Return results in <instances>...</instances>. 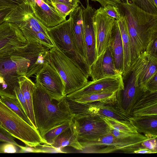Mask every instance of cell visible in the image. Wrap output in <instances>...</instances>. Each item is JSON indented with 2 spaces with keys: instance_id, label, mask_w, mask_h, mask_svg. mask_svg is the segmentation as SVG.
I'll list each match as a JSON object with an SVG mask.
<instances>
[{
  "instance_id": "obj_38",
  "label": "cell",
  "mask_w": 157,
  "mask_h": 157,
  "mask_svg": "<svg viewBox=\"0 0 157 157\" xmlns=\"http://www.w3.org/2000/svg\"><path fill=\"white\" fill-rule=\"evenodd\" d=\"M0 141L13 144L17 146L19 145L14 140L13 136L6 131L0 128Z\"/></svg>"
},
{
  "instance_id": "obj_2",
  "label": "cell",
  "mask_w": 157,
  "mask_h": 157,
  "mask_svg": "<svg viewBox=\"0 0 157 157\" xmlns=\"http://www.w3.org/2000/svg\"><path fill=\"white\" fill-rule=\"evenodd\" d=\"M33 104L37 129L42 137L53 128L71 122L73 116L57 104L39 85L35 83Z\"/></svg>"
},
{
  "instance_id": "obj_35",
  "label": "cell",
  "mask_w": 157,
  "mask_h": 157,
  "mask_svg": "<svg viewBox=\"0 0 157 157\" xmlns=\"http://www.w3.org/2000/svg\"><path fill=\"white\" fill-rule=\"evenodd\" d=\"M14 91L17 99L29 118V108L25 98L19 87V85L16 86L15 87Z\"/></svg>"
},
{
  "instance_id": "obj_6",
  "label": "cell",
  "mask_w": 157,
  "mask_h": 157,
  "mask_svg": "<svg viewBox=\"0 0 157 157\" xmlns=\"http://www.w3.org/2000/svg\"><path fill=\"white\" fill-rule=\"evenodd\" d=\"M147 139V137L140 133L128 138H117L109 131L105 135L89 142L83 149L89 147L91 153H109L117 151L133 153L134 151L142 147L141 143Z\"/></svg>"
},
{
  "instance_id": "obj_8",
  "label": "cell",
  "mask_w": 157,
  "mask_h": 157,
  "mask_svg": "<svg viewBox=\"0 0 157 157\" xmlns=\"http://www.w3.org/2000/svg\"><path fill=\"white\" fill-rule=\"evenodd\" d=\"M71 124L83 149L89 142L109 132L107 124L99 116L73 117Z\"/></svg>"
},
{
  "instance_id": "obj_28",
  "label": "cell",
  "mask_w": 157,
  "mask_h": 157,
  "mask_svg": "<svg viewBox=\"0 0 157 157\" xmlns=\"http://www.w3.org/2000/svg\"><path fill=\"white\" fill-rule=\"evenodd\" d=\"M99 117L105 121L108 128H112L120 132L127 134L139 133L129 121L118 120L104 116Z\"/></svg>"
},
{
  "instance_id": "obj_33",
  "label": "cell",
  "mask_w": 157,
  "mask_h": 157,
  "mask_svg": "<svg viewBox=\"0 0 157 157\" xmlns=\"http://www.w3.org/2000/svg\"><path fill=\"white\" fill-rule=\"evenodd\" d=\"M147 139L141 144L142 147L152 151H157V136L151 135H145Z\"/></svg>"
},
{
  "instance_id": "obj_44",
  "label": "cell",
  "mask_w": 157,
  "mask_h": 157,
  "mask_svg": "<svg viewBox=\"0 0 157 157\" xmlns=\"http://www.w3.org/2000/svg\"><path fill=\"white\" fill-rule=\"evenodd\" d=\"M52 2H59L76 7L81 4L79 0H51Z\"/></svg>"
},
{
  "instance_id": "obj_31",
  "label": "cell",
  "mask_w": 157,
  "mask_h": 157,
  "mask_svg": "<svg viewBox=\"0 0 157 157\" xmlns=\"http://www.w3.org/2000/svg\"><path fill=\"white\" fill-rule=\"evenodd\" d=\"M136 4L145 11L157 14V7L153 0H133Z\"/></svg>"
},
{
  "instance_id": "obj_36",
  "label": "cell",
  "mask_w": 157,
  "mask_h": 157,
  "mask_svg": "<svg viewBox=\"0 0 157 157\" xmlns=\"http://www.w3.org/2000/svg\"><path fill=\"white\" fill-rule=\"evenodd\" d=\"M20 148L13 144L5 142L0 144V153H19Z\"/></svg>"
},
{
  "instance_id": "obj_47",
  "label": "cell",
  "mask_w": 157,
  "mask_h": 157,
  "mask_svg": "<svg viewBox=\"0 0 157 157\" xmlns=\"http://www.w3.org/2000/svg\"><path fill=\"white\" fill-rule=\"evenodd\" d=\"M155 6L157 7V0H153Z\"/></svg>"
},
{
  "instance_id": "obj_45",
  "label": "cell",
  "mask_w": 157,
  "mask_h": 157,
  "mask_svg": "<svg viewBox=\"0 0 157 157\" xmlns=\"http://www.w3.org/2000/svg\"><path fill=\"white\" fill-rule=\"evenodd\" d=\"M157 152V151H152L145 148H140L138 149L135 151L133 153H142V154H154Z\"/></svg>"
},
{
  "instance_id": "obj_32",
  "label": "cell",
  "mask_w": 157,
  "mask_h": 157,
  "mask_svg": "<svg viewBox=\"0 0 157 157\" xmlns=\"http://www.w3.org/2000/svg\"><path fill=\"white\" fill-rule=\"evenodd\" d=\"M52 4L58 13L64 18L69 15L76 7L59 2H52Z\"/></svg>"
},
{
  "instance_id": "obj_27",
  "label": "cell",
  "mask_w": 157,
  "mask_h": 157,
  "mask_svg": "<svg viewBox=\"0 0 157 157\" xmlns=\"http://www.w3.org/2000/svg\"><path fill=\"white\" fill-rule=\"evenodd\" d=\"M120 93L105 92L93 94L72 100L83 103L100 102L106 104H114L121 98Z\"/></svg>"
},
{
  "instance_id": "obj_1",
  "label": "cell",
  "mask_w": 157,
  "mask_h": 157,
  "mask_svg": "<svg viewBox=\"0 0 157 157\" xmlns=\"http://www.w3.org/2000/svg\"><path fill=\"white\" fill-rule=\"evenodd\" d=\"M118 7L121 13L126 19L132 67L140 55L145 51L149 41L157 38V14L143 10L133 0L121 2Z\"/></svg>"
},
{
  "instance_id": "obj_30",
  "label": "cell",
  "mask_w": 157,
  "mask_h": 157,
  "mask_svg": "<svg viewBox=\"0 0 157 157\" xmlns=\"http://www.w3.org/2000/svg\"><path fill=\"white\" fill-rule=\"evenodd\" d=\"M71 121L55 128L44 134L42 138L46 144L50 146L52 144L60 134L70 126Z\"/></svg>"
},
{
  "instance_id": "obj_16",
  "label": "cell",
  "mask_w": 157,
  "mask_h": 157,
  "mask_svg": "<svg viewBox=\"0 0 157 157\" xmlns=\"http://www.w3.org/2000/svg\"><path fill=\"white\" fill-rule=\"evenodd\" d=\"M86 7L82 6V18L84 42L86 50V60L89 67L97 58L92 17L95 10L86 2Z\"/></svg>"
},
{
  "instance_id": "obj_5",
  "label": "cell",
  "mask_w": 157,
  "mask_h": 157,
  "mask_svg": "<svg viewBox=\"0 0 157 157\" xmlns=\"http://www.w3.org/2000/svg\"><path fill=\"white\" fill-rule=\"evenodd\" d=\"M0 122L12 136L26 146L35 147L46 144L38 130L23 120L0 100Z\"/></svg>"
},
{
  "instance_id": "obj_22",
  "label": "cell",
  "mask_w": 157,
  "mask_h": 157,
  "mask_svg": "<svg viewBox=\"0 0 157 157\" xmlns=\"http://www.w3.org/2000/svg\"><path fill=\"white\" fill-rule=\"evenodd\" d=\"M145 52L144 63L138 76L139 86L144 92L147 82L157 73V55Z\"/></svg>"
},
{
  "instance_id": "obj_20",
  "label": "cell",
  "mask_w": 157,
  "mask_h": 157,
  "mask_svg": "<svg viewBox=\"0 0 157 157\" xmlns=\"http://www.w3.org/2000/svg\"><path fill=\"white\" fill-rule=\"evenodd\" d=\"M82 6L81 4L74 9L69 14V17L71 20L72 34L75 46L79 53L85 59L86 50L84 37Z\"/></svg>"
},
{
  "instance_id": "obj_4",
  "label": "cell",
  "mask_w": 157,
  "mask_h": 157,
  "mask_svg": "<svg viewBox=\"0 0 157 157\" xmlns=\"http://www.w3.org/2000/svg\"><path fill=\"white\" fill-rule=\"evenodd\" d=\"M30 63L25 52L0 56V96L17 98L18 77L26 75Z\"/></svg>"
},
{
  "instance_id": "obj_15",
  "label": "cell",
  "mask_w": 157,
  "mask_h": 157,
  "mask_svg": "<svg viewBox=\"0 0 157 157\" xmlns=\"http://www.w3.org/2000/svg\"><path fill=\"white\" fill-rule=\"evenodd\" d=\"M25 2L30 5L36 17L47 27H53L66 20L51 0H25Z\"/></svg>"
},
{
  "instance_id": "obj_11",
  "label": "cell",
  "mask_w": 157,
  "mask_h": 157,
  "mask_svg": "<svg viewBox=\"0 0 157 157\" xmlns=\"http://www.w3.org/2000/svg\"><path fill=\"white\" fill-rule=\"evenodd\" d=\"M29 43L15 24L6 21L0 25V56L23 52Z\"/></svg>"
},
{
  "instance_id": "obj_18",
  "label": "cell",
  "mask_w": 157,
  "mask_h": 157,
  "mask_svg": "<svg viewBox=\"0 0 157 157\" xmlns=\"http://www.w3.org/2000/svg\"><path fill=\"white\" fill-rule=\"evenodd\" d=\"M29 42L26 56L30 63L26 75L29 78L36 75L47 62L46 58L50 49L39 42Z\"/></svg>"
},
{
  "instance_id": "obj_7",
  "label": "cell",
  "mask_w": 157,
  "mask_h": 157,
  "mask_svg": "<svg viewBox=\"0 0 157 157\" xmlns=\"http://www.w3.org/2000/svg\"><path fill=\"white\" fill-rule=\"evenodd\" d=\"M51 39L66 55L74 59L90 76V67L86 59L78 52L73 36L71 19L69 17L58 25L48 27Z\"/></svg>"
},
{
  "instance_id": "obj_24",
  "label": "cell",
  "mask_w": 157,
  "mask_h": 157,
  "mask_svg": "<svg viewBox=\"0 0 157 157\" xmlns=\"http://www.w3.org/2000/svg\"><path fill=\"white\" fill-rule=\"evenodd\" d=\"M18 79L19 87L25 98L29 108V119L33 127L37 129L33 104V94L35 88V83L26 75L20 76L18 77Z\"/></svg>"
},
{
  "instance_id": "obj_26",
  "label": "cell",
  "mask_w": 157,
  "mask_h": 157,
  "mask_svg": "<svg viewBox=\"0 0 157 157\" xmlns=\"http://www.w3.org/2000/svg\"><path fill=\"white\" fill-rule=\"evenodd\" d=\"M50 146L58 149L69 146L79 151H82L83 150L82 147L78 141L71 121L70 126L60 134Z\"/></svg>"
},
{
  "instance_id": "obj_14",
  "label": "cell",
  "mask_w": 157,
  "mask_h": 157,
  "mask_svg": "<svg viewBox=\"0 0 157 157\" xmlns=\"http://www.w3.org/2000/svg\"><path fill=\"white\" fill-rule=\"evenodd\" d=\"M144 61V56L142 54L140 55L132 67L130 76L125 87L122 90L121 98L122 106L125 111L129 115L132 107L144 92L139 86L138 76Z\"/></svg>"
},
{
  "instance_id": "obj_3",
  "label": "cell",
  "mask_w": 157,
  "mask_h": 157,
  "mask_svg": "<svg viewBox=\"0 0 157 157\" xmlns=\"http://www.w3.org/2000/svg\"><path fill=\"white\" fill-rule=\"evenodd\" d=\"M50 49L46 59L59 74L64 84V97L85 86L88 75L75 60L68 56L54 43Z\"/></svg>"
},
{
  "instance_id": "obj_48",
  "label": "cell",
  "mask_w": 157,
  "mask_h": 157,
  "mask_svg": "<svg viewBox=\"0 0 157 157\" xmlns=\"http://www.w3.org/2000/svg\"><path fill=\"white\" fill-rule=\"evenodd\" d=\"M86 0V1H89V0ZM91 0V1H93V0Z\"/></svg>"
},
{
  "instance_id": "obj_42",
  "label": "cell",
  "mask_w": 157,
  "mask_h": 157,
  "mask_svg": "<svg viewBox=\"0 0 157 157\" xmlns=\"http://www.w3.org/2000/svg\"><path fill=\"white\" fill-rule=\"evenodd\" d=\"M14 9L10 8H0V25L6 21V18Z\"/></svg>"
},
{
  "instance_id": "obj_10",
  "label": "cell",
  "mask_w": 157,
  "mask_h": 157,
  "mask_svg": "<svg viewBox=\"0 0 157 157\" xmlns=\"http://www.w3.org/2000/svg\"><path fill=\"white\" fill-rule=\"evenodd\" d=\"M92 20L97 57L111 44L115 20L108 15L101 7L95 10Z\"/></svg>"
},
{
  "instance_id": "obj_25",
  "label": "cell",
  "mask_w": 157,
  "mask_h": 157,
  "mask_svg": "<svg viewBox=\"0 0 157 157\" xmlns=\"http://www.w3.org/2000/svg\"><path fill=\"white\" fill-rule=\"evenodd\" d=\"M113 33V35L110 45L114 63L116 68L122 75L124 68L123 49L120 30L116 20Z\"/></svg>"
},
{
  "instance_id": "obj_19",
  "label": "cell",
  "mask_w": 157,
  "mask_h": 157,
  "mask_svg": "<svg viewBox=\"0 0 157 157\" xmlns=\"http://www.w3.org/2000/svg\"><path fill=\"white\" fill-rule=\"evenodd\" d=\"M132 117L157 115V92H144L132 107Z\"/></svg>"
},
{
  "instance_id": "obj_39",
  "label": "cell",
  "mask_w": 157,
  "mask_h": 157,
  "mask_svg": "<svg viewBox=\"0 0 157 157\" xmlns=\"http://www.w3.org/2000/svg\"><path fill=\"white\" fill-rule=\"evenodd\" d=\"M146 90L151 93L157 92V73L147 82Z\"/></svg>"
},
{
  "instance_id": "obj_43",
  "label": "cell",
  "mask_w": 157,
  "mask_h": 157,
  "mask_svg": "<svg viewBox=\"0 0 157 157\" xmlns=\"http://www.w3.org/2000/svg\"><path fill=\"white\" fill-rule=\"evenodd\" d=\"M18 147L20 148L19 153H26V152H33L39 153L41 152L40 150L36 147H32L26 146H23L18 145Z\"/></svg>"
},
{
  "instance_id": "obj_34",
  "label": "cell",
  "mask_w": 157,
  "mask_h": 157,
  "mask_svg": "<svg viewBox=\"0 0 157 157\" xmlns=\"http://www.w3.org/2000/svg\"><path fill=\"white\" fill-rule=\"evenodd\" d=\"M102 7L105 12L109 16L114 18L116 21L120 19L121 14L118 6L108 5Z\"/></svg>"
},
{
  "instance_id": "obj_37",
  "label": "cell",
  "mask_w": 157,
  "mask_h": 157,
  "mask_svg": "<svg viewBox=\"0 0 157 157\" xmlns=\"http://www.w3.org/2000/svg\"><path fill=\"white\" fill-rule=\"evenodd\" d=\"M24 2L25 0H0V8H15Z\"/></svg>"
},
{
  "instance_id": "obj_41",
  "label": "cell",
  "mask_w": 157,
  "mask_h": 157,
  "mask_svg": "<svg viewBox=\"0 0 157 157\" xmlns=\"http://www.w3.org/2000/svg\"><path fill=\"white\" fill-rule=\"evenodd\" d=\"M92 1L98 2L101 5V7H104L108 5L118 6L121 2V0H93Z\"/></svg>"
},
{
  "instance_id": "obj_12",
  "label": "cell",
  "mask_w": 157,
  "mask_h": 157,
  "mask_svg": "<svg viewBox=\"0 0 157 157\" xmlns=\"http://www.w3.org/2000/svg\"><path fill=\"white\" fill-rule=\"evenodd\" d=\"M124 88L123 77L121 74H120L88 82L83 87L65 97L74 99L93 94L121 92Z\"/></svg>"
},
{
  "instance_id": "obj_40",
  "label": "cell",
  "mask_w": 157,
  "mask_h": 157,
  "mask_svg": "<svg viewBox=\"0 0 157 157\" xmlns=\"http://www.w3.org/2000/svg\"><path fill=\"white\" fill-rule=\"evenodd\" d=\"M145 51L150 54L157 55V38L149 41L147 45Z\"/></svg>"
},
{
  "instance_id": "obj_29",
  "label": "cell",
  "mask_w": 157,
  "mask_h": 157,
  "mask_svg": "<svg viewBox=\"0 0 157 157\" xmlns=\"http://www.w3.org/2000/svg\"><path fill=\"white\" fill-rule=\"evenodd\" d=\"M0 100L25 121L33 126L17 98H11L2 96H0Z\"/></svg>"
},
{
  "instance_id": "obj_21",
  "label": "cell",
  "mask_w": 157,
  "mask_h": 157,
  "mask_svg": "<svg viewBox=\"0 0 157 157\" xmlns=\"http://www.w3.org/2000/svg\"><path fill=\"white\" fill-rule=\"evenodd\" d=\"M121 14L120 19L117 21L121 34L123 49L124 68L122 76L124 78L130 72L131 69V48L126 17L125 15Z\"/></svg>"
},
{
  "instance_id": "obj_46",
  "label": "cell",
  "mask_w": 157,
  "mask_h": 157,
  "mask_svg": "<svg viewBox=\"0 0 157 157\" xmlns=\"http://www.w3.org/2000/svg\"><path fill=\"white\" fill-rule=\"evenodd\" d=\"M0 128L2 129V130L5 131H6L5 128L3 126V125L1 124V123H0Z\"/></svg>"
},
{
  "instance_id": "obj_13",
  "label": "cell",
  "mask_w": 157,
  "mask_h": 157,
  "mask_svg": "<svg viewBox=\"0 0 157 157\" xmlns=\"http://www.w3.org/2000/svg\"><path fill=\"white\" fill-rule=\"evenodd\" d=\"M35 75L36 83L53 99L59 101L64 97L63 82L56 70L48 63H45Z\"/></svg>"
},
{
  "instance_id": "obj_23",
  "label": "cell",
  "mask_w": 157,
  "mask_h": 157,
  "mask_svg": "<svg viewBox=\"0 0 157 157\" xmlns=\"http://www.w3.org/2000/svg\"><path fill=\"white\" fill-rule=\"evenodd\" d=\"M129 121L138 132L157 136V115L131 117Z\"/></svg>"
},
{
  "instance_id": "obj_9",
  "label": "cell",
  "mask_w": 157,
  "mask_h": 157,
  "mask_svg": "<svg viewBox=\"0 0 157 157\" xmlns=\"http://www.w3.org/2000/svg\"><path fill=\"white\" fill-rule=\"evenodd\" d=\"M75 110L76 114L80 117L104 116L129 121V118L132 117L123 108L121 98L114 104H106L100 102H78L76 104Z\"/></svg>"
},
{
  "instance_id": "obj_17",
  "label": "cell",
  "mask_w": 157,
  "mask_h": 157,
  "mask_svg": "<svg viewBox=\"0 0 157 157\" xmlns=\"http://www.w3.org/2000/svg\"><path fill=\"white\" fill-rule=\"evenodd\" d=\"M89 69L90 76L93 81L121 74L116 68L110 45L97 57Z\"/></svg>"
}]
</instances>
